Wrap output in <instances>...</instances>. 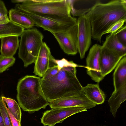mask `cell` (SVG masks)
Wrapping results in <instances>:
<instances>
[{
  "mask_svg": "<svg viewBox=\"0 0 126 126\" xmlns=\"http://www.w3.org/2000/svg\"><path fill=\"white\" fill-rule=\"evenodd\" d=\"M9 15L10 21L24 29L32 28L35 25L33 22L26 14L16 8L10 9Z\"/></svg>",
  "mask_w": 126,
  "mask_h": 126,
  "instance_id": "e0dca14e",
  "label": "cell"
},
{
  "mask_svg": "<svg viewBox=\"0 0 126 126\" xmlns=\"http://www.w3.org/2000/svg\"><path fill=\"white\" fill-rule=\"evenodd\" d=\"M3 102L10 117L12 126H21V121L17 120L15 117L9 111L5 102L3 101Z\"/></svg>",
  "mask_w": 126,
  "mask_h": 126,
  "instance_id": "4316f807",
  "label": "cell"
},
{
  "mask_svg": "<svg viewBox=\"0 0 126 126\" xmlns=\"http://www.w3.org/2000/svg\"><path fill=\"white\" fill-rule=\"evenodd\" d=\"M114 90L126 84V57H123L116 67L113 75Z\"/></svg>",
  "mask_w": 126,
  "mask_h": 126,
  "instance_id": "ac0fdd59",
  "label": "cell"
},
{
  "mask_svg": "<svg viewBox=\"0 0 126 126\" xmlns=\"http://www.w3.org/2000/svg\"><path fill=\"white\" fill-rule=\"evenodd\" d=\"M22 27L11 21L4 24H0V39L11 36H20L24 30Z\"/></svg>",
  "mask_w": 126,
  "mask_h": 126,
  "instance_id": "d6986e66",
  "label": "cell"
},
{
  "mask_svg": "<svg viewBox=\"0 0 126 126\" xmlns=\"http://www.w3.org/2000/svg\"><path fill=\"white\" fill-rule=\"evenodd\" d=\"M115 33H111L107 36L102 46L126 55V46L118 40Z\"/></svg>",
  "mask_w": 126,
  "mask_h": 126,
  "instance_id": "ffe728a7",
  "label": "cell"
},
{
  "mask_svg": "<svg viewBox=\"0 0 126 126\" xmlns=\"http://www.w3.org/2000/svg\"><path fill=\"white\" fill-rule=\"evenodd\" d=\"M0 126H5L3 121V118L2 116L1 112L0 111Z\"/></svg>",
  "mask_w": 126,
  "mask_h": 126,
  "instance_id": "4dcf8cb0",
  "label": "cell"
},
{
  "mask_svg": "<svg viewBox=\"0 0 126 126\" xmlns=\"http://www.w3.org/2000/svg\"><path fill=\"white\" fill-rule=\"evenodd\" d=\"M126 54L102 46L100 58L101 72L105 76L110 73L116 67Z\"/></svg>",
  "mask_w": 126,
  "mask_h": 126,
  "instance_id": "7c38bea8",
  "label": "cell"
},
{
  "mask_svg": "<svg viewBox=\"0 0 126 126\" xmlns=\"http://www.w3.org/2000/svg\"><path fill=\"white\" fill-rule=\"evenodd\" d=\"M81 90L89 100L96 105L102 104L104 102L105 94L98 83L87 84L82 87Z\"/></svg>",
  "mask_w": 126,
  "mask_h": 126,
  "instance_id": "5bb4252c",
  "label": "cell"
},
{
  "mask_svg": "<svg viewBox=\"0 0 126 126\" xmlns=\"http://www.w3.org/2000/svg\"><path fill=\"white\" fill-rule=\"evenodd\" d=\"M10 21L7 14L0 12V24H7Z\"/></svg>",
  "mask_w": 126,
  "mask_h": 126,
  "instance_id": "83f0119b",
  "label": "cell"
},
{
  "mask_svg": "<svg viewBox=\"0 0 126 126\" xmlns=\"http://www.w3.org/2000/svg\"><path fill=\"white\" fill-rule=\"evenodd\" d=\"M59 61L61 67L56 74L48 79H40L42 90L49 102L75 95L83 87L76 76L78 65L64 58Z\"/></svg>",
  "mask_w": 126,
  "mask_h": 126,
  "instance_id": "6da1fadb",
  "label": "cell"
},
{
  "mask_svg": "<svg viewBox=\"0 0 126 126\" xmlns=\"http://www.w3.org/2000/svg\"><path fill=\"white\" fill-rule=\"evenodd\" d=\"M51 109L74 107H83L87 110L95 107L96 105L89 100L82 91L74 95L60 98L49 102Z\"/></svg>",
  "mask_w": 126,
  "mask_h": 126,
  "instance_id": "30bf717a",
  "label": "cell"
},
{
  "mask_svg": "<svg viewBox=\"0 0 126 126\" xmlns=\"http://www.w3.org/2000/svg\"><path fill=\"white\" fill-rule=\"evenodd\" d=\"M0 111L5 126H12L10 119L4 105L1 96H0Z\"/></svg>",
  "mask_w": 126,
  "mask_h": 126,
  "instance_id": "cb8c5ba5",
  "label": "cell"
},
{
  "mask_svg": "<svg viewBox=\"0 0 126 126\" xmlns=\"http://www.w3.org/2000/svg\"><path fill=\"white\" fill-rule=\"evenodd\" d=\"M17 36H11L0 38L1 55L5 57H13L19 48V41Z\"/></svg>",
  "mask_w": 126,
  "mask_h": 126,
  "instance_id": "9a60e30c",
  "label": "cell"
},
{
  "mask_svg": "<svg viewBox=\"0 0 126 126\" xmlns=\"http://www.w3.org/2000/svg\"><path fill=\"white\" fill-rule=\"evenodd\" d=\"M20 36L18 55L26 67L34 63L43 43L44 36L34 28L24 30Z\"/></svg>",
  "mask_w": 126,
  "mask_h": 126,
  "instance_id": "5b68a950",
  "label": "cell"
},
{
  "mask_svg": "<svg viewBox=\"0 0 126 126\" xmlns=\"http://www.w3.org/2000/svg\"><path fill=\"white\" fill-rule=\"evenodd\" d=\"M15 8L47 18L70 27L77 24V19L71 15L68 0H26L15 5Z\"/></svg>",
  "mask_w": 126,
  "mask_h": 126,
  "instance_id": "3957f363",
  "label": "cell"
},
{
  "mask_svg": "<svg viewBox=\"0 0 126 126\" xmlns=\"http://www.w3.org/2000/svg\"><path fill=\"white\" fill-rule=\"evenodd\" d=\"M23 12L33 22L34 25L38 27L43 28L44 30L48 31L52 34L58 32H65L72 27L36 15Z\"/></svg>",
  "mask_w": 126,
  "mask_h": 126,
  "instance_id": "4fadbf2b",
  "label": "cell"
},
{
  "mask_svg": "<svg viewBox=\"0 0 126 126\" xmlns=\"http://www.w3.org/2000/svg\"><path fill=\"white\" fill-rule=\"evenodd\" d=\"M33 73L42 78L49 68L57 65L56 60L51 54L49 48L43 42L34 62Z\"/></svg>",
  "mask_w": 126,
  "mask_h": 126,
  "instance_id": "8fae6325",
  "label": "cell"
},
{
  "mask_svg": "<svg viewBox=\"0 0 126 126\" xmlns=\"http://www.w3.org/2000/svg\"><path fill=\"white\" fill-rule=\"evenodd\" d=\"M26 0H12L11 2L13 3H21L25 2Z\"/></svg>",
  "mask_w": 126,
  "mask_h": 126,
  "instance_id": "f546056e",
  "label": "cell"
},
{
  "mask_svg": "<svg viewBox=\"0 0 126 126\" xmlns=\"http://www.w3.org/2000/svg\"><path fill=\"white\" fill-rule=\"evenodd\" d=\"M61 48L68 55H75L78 51L77 24L64 32L53 34Z\"/></svg>",
  "mask_w": 126,
  "mask_h": 126,
  "instance_id": "ba28073f",
  "label": "cell"
},
{
  "mask_svg": "<svg viewBox=\"0 0 126 126\" xmlns=\"http://www.w3.org/2000/svg\"><path fill=\"white\" fill-rule=\"evenodd\" d=\"M41 77L27 75L18 81L16 98L24 111L33 112L45 109L49 102L46 99L40 83Z\"/></svg>",
  "mask_w": 126,
  "mask_h": 126,
  "instance_id": "277c9868",
  "label": "cell"
},
{
  "mask_svg": "<svg viewBox=\"0 0 126 126\" xmlns=\"http://www.w3.org/2000/svg\"><path fill=\"white\" fill-rule=\"evenodd\" d=\"M117 38L123 45L126 46V26H123L115 33Z\"/></svg>",
  "mask_w": 126,
  "mask_h": 126,
  "instance_id": "d4e9b609",
  "label": "cell"
},
{
  "mask_svg": "<svg viewBox=\"0 0 126 126\" xmlns=\"http://www.w3.org/2000/svg\"><path fill=\"white\" fill-rule=\"evenodd\" d=\"M0 12L6 14H8L7 9L2 1L0 0Z\"/></svg>",
  "mask_w": 126,
  "mask_h": 126,
  "instance_id": "f1b7e54d",
  "label": "cell"
},
{
  "mask_svg": "<svg viewBox=\"0 0 126 126\" xmlns=\"http://www.w3.org/2000/svg\"><path fill=\"white\" fill-rule=\"evenodd\" d=\"M126 100V84L114 91L108 100L110 111L114 117L116 116L117 109Z\"/></svg>",
  "mask_w": 126,
  "mask_h": 126,
  "instance_id": "2e32d148",
  "label": "cell"
},
{
  "mask_svg": "<svg viewBox=\"0 0 126 126\" xmlns=\"http://www.w3.org/2000/svg\"><path fill=\"white\" fill-rule=\"evenodd\" d=\"M77 25L78 51L82 59L91 43L92 28L88 15L86 14L79 17Z\"/></svg>",
  "mask_w": 126,
  "mask_h": 126,
  "instance_id": "8992f818",
  "label": "cell"
},
{
  "mask_svg": "<svg viewBox=\"0 0 126 126\" xmlns=\"http://www.w3.org/2000/svg\"><path fill=\"white\" fill-rule=\"evenodd\" d=\"M16 59L13 57H6L0 55V73L5 71L14 63Z\"/></svg>",
  "mask_w": 126,
  "mask_h": 126,
  "instance_id": "7402d4cb",
  "label": "cell"
},
{
  "mask_svg": "<svg viewBox=\"0 0 126 126\" xmlns=\"http://www.w3.org/2000/svg\"><path fill=\"white\" fill-rule=\"evenodd\" d=\"M1 98L11 113L17 120L21 121L22 113L18 104L15 100L11 98L4 96H1Z\"/></svg>",
  "mask_w": 126,
  "mask_h": 126,
  "instance_id": "44dd1931",
  "label": "cell"
},
{
  "mask_svg": "<svg viewBox=\"0 0 126 126\" xmlns=\"http://www.w3.org/2000/svg\"><path fill=\"white\" fill-rule=\"evenodd\" d=\"M92 28V37L101 42L104 33L113 24L126 20V0H115L96 2L87 13Z\"/></svg>",
  "mask_w": 126,
  "mask_h": 126,
  "instance_id": "7a4b0ae2",
  "label": "cell"
},
{
  "mask_svg": "<svg viewBox=\"0 0 126 126\" xmlns=\"http://www.w3.org/2000/svg\"><path fill=\"white\" fill-rule=\"evenodd\" d=\"M57 65L49 69L46 72L43 76L41 78L46 79L51 78L56 74L61 67V65L59 60H56Z\"/></svg>",
  "mask_w": 126,
  "mask_h": 126,
  "instance_id": "603a6c76",
  "label": "cell"
},
{
  "mask_svg": "<svg viewBox=\"0 0 126 126\" xmlns=\"http://www.w3.org/2000/svg\"><path fill=\"white\" fill-rule=\"evenodd\" d=\"M87 111L86 108L80 107L53 108L43 113L41 122L44 126H54L73 114Z\"/></svg>",
  "mask_w": 126,
  "mask_h": 126,
  "instance_id": "52a82bcc",
  "label": "cell"
},
{
  "mask_svg": "<svg viewBox=\"0 0 126 126\" xmlns=\"http://www.w3.org/2000/svg\"><path fill=\"white\" fill-rule=\"evenodd\" d=\"M126 20L121 19L112 25L109 29L106 31L104 34L109 33H116L118 30L123 26Z\"/></svg>",
  "mask_w": 126,
  "mask_h": 126,
  "instance_id": "484cf974",
  "label": "cell"
},
{
  "mask_svg": "<svg viewBox=\"0 0 126 126\" xmlns=\"http://www.w3.org/2000/svg\"><path fill=\"white\" fill-rule=\"evenodd\" d=\"M102 46L94 45L90 48L86 59L87 73L91 79L99 83L104 77L102 75L100 69V58Z\"/></svg>",
  "mask_w": 126,
  "mask_h": 126,
  "instance_id": "9c48e42d",
  "label": "cell"
}]
</instances>
